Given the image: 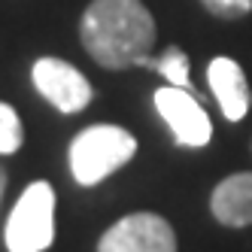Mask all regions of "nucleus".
<instances>
[{
	"label": "nucleus",
	"mask_w": 252,
	"mask_h": 252,
	"mask_svg": "<svg viewBox=\"0 0 252 252\" xmlns=\"http://www.w3.org/2000/svg\"><path fill=\"white\" fill-rule=\"evenodd\" d=\"M79 40L103 70H128L152 55L158 28L143 0H92L79 19Z\"/></svg>",
	"instance_id": "nucleus-1"
},
{
	"label": "nucleus",
	"mask_w": 252,
	"mask_h": 252,
	"mask_svg": "<svg viewBox=\"0 0 252 252\" xmlns=\"http://www.w3.org/2000/svg\"><path fill=\"white\" fill-rule=\"evenodd\" d=\"M134 155H137V137L125 131L122 125H106V122L82 128L70 140L67 149L70 173L85 189L100 186L106 176L125 167Z\"/></svg>",
	"instance_id": "nucleus-2"
},
{
	"label": "nucleus",
	"mask_w": 252,
	"mask_h": 252,
	"mask_svg": "<svg viewBox=\"0 0 252 252\" xmlns=\"http://www.w3.org/2000/svg\"><path fill=\"white\" fill-rule=\"evenodd\" d=\"M9 252H46L55 243V189L46 179L31 183L9 210L3 228Z\"/></svg>",
	"instance_id": "nucleus-3"
},
{
	"label": "nucleus",
	"mask_w": 252,
	"mask_h": 252,
	"mask_svg": "<svg viewBox=\"0 0 252 252\" xmlns=\"http://www.w3.org/2000/svg\"><path fill=\"white\" fill-rule=\"evenodd\" d=\"M31 82L40 92L43 100H49L58 113L73 116L82 113L94 97V88L82 76V70H76L70 61L64 58H37L31 67Z\"/></svg>",
	"instance_id": "nucleus-4"
},
{
	"label": "nucleus",
	"mask_w": 252,
	"mask_h": 252,
	"mask_svg": "<svg viewBox=\"0 0 252 252\" xmlns=\"http://www.w3.org/2000/svg\"><path fill=\"white\" fill-rule=\"evenodd\" d=\"M97 252H176V231L158 213H131L100 234Z\"/></svg>",
	"instance_id": "nucleus-5"
},
{
	"label": "nucleus",
	"mask_w": 252,
	"mask_h": 252,
	"mask_svg": "<svg viewBox=\"0 0 252 252\" xmlns=\"http://www.w3.org/2000/svg\"><path fill=\"white\" fill-rule=\"evenodd\" d=\"M155 110L158 116L164 119V125L170 128L173 140L179 146H189V149H204L210 137H213V122L207 116V110L191 92L186 88H176V85H164L155 92Z\"/></svg>",
	"instance_id": "nucleus-6"
},
{
	"label": "nucleus",
	"mask_w": 252,
	"mask_h": 252,
	"mask_svg": "<svg viewBox=\"0 0 252 252\" xmlns=\"http://www.w3.org/2000/svg\"><path fill=\"white\" fill-rule=\"evenodd\" d=\"M207 82H210V92H213L216 103H219L222 116L228 122H240L249 110V100H252L243 67L228 55H219L207 67Z\"/></svg>",
	"instance_id": "nucleus-7"
},
{
	"label": "nucleus",
	"mask_w": 252,
	"mask_h": 252,
	"mask_svg": "<svg viewBox=\"0 0 252 252\" xmlns=\"http://www.w3.org/2000/svg\"><path fill=\"white\" fill-rule=\"evenodd\" d=\"M210 213L225 228L252 225V170L225 176L210 194Z\"/></svg>",
	"instance_id": "nucleus-8"
},
{
	"label": "nucleus",
	"mask_w": 252,
	"mask_h": 252,
	"mask_svg": "<svg viewBox=\"0 0 252 252\" xmlns=\"http://www.w3.org/2000/svg\"><path fill=\"white\" fill-rule=\"evenodd\" d=\"M140 67H146V70H155V73H161L167 79V85H176V88H186V92L194 94V88H191V73H189V55L179 46H167L164 52H161L158 58H143Z\"/></svg>",
	"instance_id": "nucleus-9"
},
{
	"label": "nucleus",
	"mask_w": 252,
	"mask_h": 252,
	"mask_svg": "<svg viewBox=\"0 0 252 252\" xmlns=\"http://www.w3.org/2000/svg\"><path fill=\"white\" fill-rule=\"evenodd\" d=\"M25 143V128L19 113L0 100V155H15Z\"/></svg>",
	"instance_id": "nucleus-10"
},
{
	"label": "nucleus",
	"mask_w": 252,
	"mask_h": 252,
	"mask_svg": "<svg viewBox=\"0 0 252 252\" xmlns=\"http://www.w3.org/2000/svg\"><path fill=\"white\" fill-rule=\"evenodd\" d=\"M201 3L213 19H222V22H237L252 12V0H201Z\"/></svg>",
	"instance_id": "nucleus-11"
},
{
	"label": "nucleus",
	"mask_w": 252,
	"mask_h": 252,
	"mask_svg": "<svg viewBox=\"0 0 252 252\" xmlns=\"http://www.w3.org/2000/svg\"><path fill=\"white\" fill-rule=\"evenodd\" d=\"M6 183H9V179H6V167L0 164V204H3V194H6Z\"/></svg>",
	"instance_id": "nucleus-12"
}]
</instances>
